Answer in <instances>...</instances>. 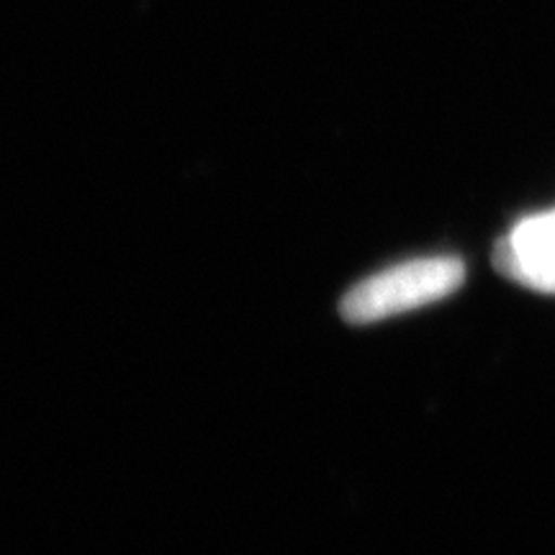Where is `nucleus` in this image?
<instances>
[{
  "instance_id": "nucleus-1",
  "label": "nucleus",
  "mask_w": 555,
  "mask_h": 555,
  "mask_svg": "<svg viewBox=\"0 0 555 555\" xmlns=\"http://www.w3.org/2000/svg\"><path fill=\"white\" fill-rule=\"evenodd\" d=\"M463 281L466 266L450 255L409 260L352 286L339 301V314L350 324H373L442 301L453 296Z\"/></svg>"
},
{
  "instance_id": "nucleus-2",
  "label": "nucleus",
  "mask_w": 555,
  "mask_h": 555,
  "mask_svg": "<svg viewBox=\"0 0 555 555\" xmlns=\"http://www.w3.org/2000/svg\"><path fill=\"white\" fill-rule=\"evenodd\" d=\"M494 268L517 286L555 296V208L517 221L496 242Z\"/></svg>"
}]
</instances>
